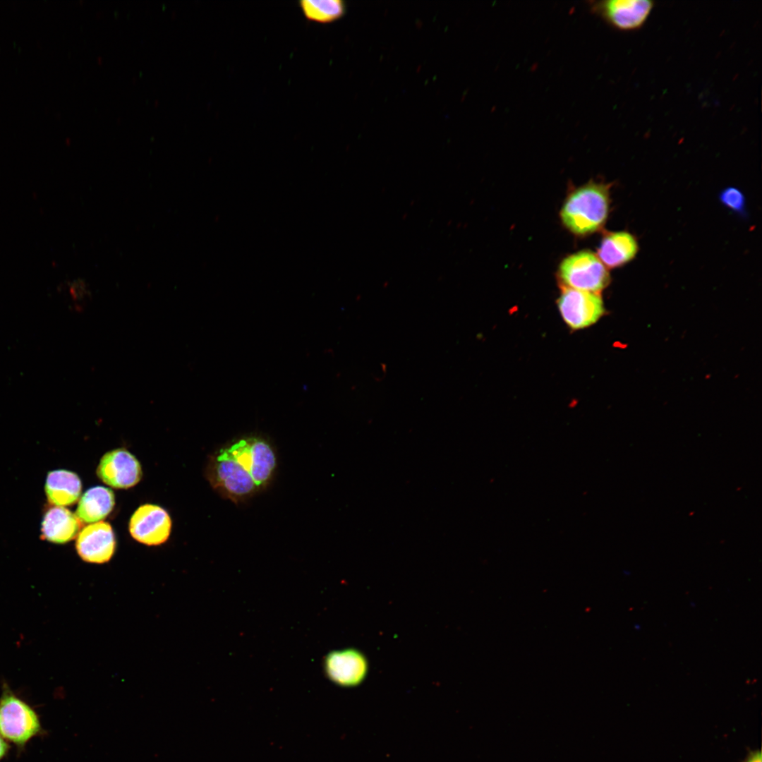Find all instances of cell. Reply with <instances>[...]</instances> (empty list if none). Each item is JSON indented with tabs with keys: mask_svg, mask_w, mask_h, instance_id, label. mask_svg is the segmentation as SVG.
Masks as SVG:
<instances>
[{
	"mask_svg": "<svg viewBox=\"0 0 762 762\" xmlns=\"http://www.w3.org/2000/svg\"><path fill=\"white\" fill-rule=\"evenodd\" d=\"M276 465L270 444L261 437H249L216 452L209 461L207 476L215 490L238 502L264 488L270 481Z\"/></svg>",
	"mask_w": 762,
	"mask_h": 762,
	"instance_id": "1",
	"label": "cell"
},
{
	"mask_svg": "<svg viewBox=\"0 0 762 762\" xmlns=\"http://www.w3.org/2000/svg\"><path fill=\"white\" fill-rule=\"evenodd\" d=\"M609 205L607 187L591 182L569 194L560 211L561 220L572 233L585 236L604 225Z\"/></svg>",
	"mask_w": 762,
	"mask_h": 762,
	"instance_id": "2",
	"label": "cell"
},
{
	"mask_svg": "<svg viewBox=\"0 0 762 762\" xmlns=\"http://www.w3.org/2000/svg\"><path fill=\"white\" fill-rule=\"evenodd\" d=\"M558 277L562 286L598 294L609 283L606 267L589 250H581L566 257L560 264Z\"/></svg>",
	"mask_w": 762,
	"mask_h": 762,
	"instance_id": "3",
	"label": "cell"
},
{
	"mask_svg": "<svg viewBox=\"0 0 762 762\" xmlns=\"http://www.w3.org/2000/svg\"><path fill=\"white\" fill-rule=\"evenodd\" d=\"M40 730L35 712L25 702L6 689L0 700V735L23 744Z\"/></svg>",
	"mask_w": 762,
	"mask_h": 762,
	"instance_id": "4",
	"label": "cell"
},
{
	"mask_svg": "<svg viewBox=\"0 0 762 762\" xmlns=\"http://www.w3.org/2000/svg\"><path fill=\"white\" fill-rule=\"evenodd\" d=\"M557 306L563 320L573 329L593 325L604 313L603 303L598 294L564 286Z\"/></svg>",
	"mask_w": 762,
	"mask_h": 762,
	"instance_id": "5",
	"label": "cell"
},
{
	"mask_svg": "<svg viewBox=\"0 0 762 762\" xmlns=\"http://www.w3.org/2000/svg\"><path fill=\"white\" fill-rule=\"evenodd\" d=\"M171 527V521L168 513L162 507L150 504L140 506L129 522L132 537L147 545L164 543L169 536Z\"/></svg>",
	"mask_w": 762,
	"mask_h": 762,
	"instance_id": "6",
	"label": "cell"
},
{
	"mask_svg": "<svg viewBox=\"0 0 762 762\" xmlns=\"http://www.w3.org/2000/svg\"><path fill=\"white\" fill-rule=\"evenodd\" d=\"M327 677L342 687H354L361 683L368 672L365 655L355 648H346L329 653L324 661Z\"/></svg>",
	"mask_w": 762,
	"mask_h": 762,
	"instance_id": "7",
	"label": "cell"
},
{
	"mask_svg": "<svg viewBox=\"0 0 762 762\" xmlns=\"http://www.w3.org/2000/svg\"><path fill=\"white\" fill-rule=\"evenodd\" d=\"M97 474L111 487L128 488L139 482L142 470L139 461L132 454L124 449H116L102 457Z\"/></svg>",
	"mask_w": 762,
	"mask_h": 762,
	"instance_id": "8",
	"label": "cell"
},
{
	"mask_svg": "<svg viewBox=\"0 0 762 762\" xmlns=\"http://www.w3.org/2000/svg\"><path fill=\"white\" fill-rule=\"evenodd\" d=\"M75 547L79 556L87 562L102 564L108 562L116 548L111 526L102 521L86 526L78 533Z\"/></svg>",
	"mask_w": 762,
	"mask_h": 762,
	"instance_id": "9",
	"label": "cell"
},
{
	"mask_svg": "<svg viewBox=\"0 0 762 762\" xmlns=\"http://www.w3.org/2000/svg\"><path fill=\"white\" fill-rule=\"evenodd\" d=\"M653 6L648 0H611L601 2L598 8L615 28L633 30L643 25Z\"/></svg>",
	"mask_w": 762,
	"mask_h": 762,
	"instance_id": "10",
	"label": "cell"
},
{
	"mask_svg": "<svg viewBox=\"0 0 762 762\" xmlns=\"http://www.w3.org/2000/svg\"><path fill=\"white\" fill-rule=\"evenodd\" d=\"M83 522L76 514L64 507L49 509L42 521V536L54 543H66L78 536Z\"/></svg>",
	"mask_w": 762,
	"mask_h": 762,
	"instance_id": "11",
	"label": "cell"
},
{
	"mask_svg": "<svg viewBox=\"0 0 762 762\" xmlns=\"http://www.w3.org/2000/svg\"><path fill=\"white\" fill-rule=\"evenodd\" d=\"M638 250L634 237L625 231L612 232L603 236L598 257L608 267L622 266L630 261Z\"/></svg>",
	"mask_w": 762,
	"mask_h": 762,
	"instance_id": "12",
	"label": "cell"
},
{
	"mask_svg": "<svg viewBox=\"0 0 762 762\" xmlns=\"http://www.w3.org/2000/svg\"><path fill=\"white\" fill-rule=\"evenodd\" d=\"M82 484L73 472L61 469L49 472L45 492L49 503L64 507L74 504L80 496Z\"/></svg>",
	"mask_w": 762,
	"mask_h": 762,
	"instance_id": "13",
	"label": "cell"
},
{
	"mask_svg": "<svg viewBox=\"0 0 762 762\" xmlns=\"http://www.w3.org/2000/svg\"><path fill=\"white\" fill-rule=\"evenodd\" d=\"M114 503L111 490L102 486L93 487L80 497L75 514L82 522H98L111 512Z\"/></svg>",
	"mask_w": 762,
	"mask_h": 762,
	"instance_id": "14",
	"label": "cell"
},
{
	"mask_svg": "<svg viewBox=\"0 0 762 762\" xmlns=\"http://www.w3.org/2000/svg\"><path fill=\"white\" fill-rule=\"evenodd\" d=\"M299 5L308 20L321 23H331L344 13V4L340 0H303Z\"/></svg>",
	"mask_w": 762,
	"mask_h": 762,
	"instance_id": "15",
	"label": "cell"
},
{
	"mask_svg": "<svg viewBox=\"0 0 762 762\" xmlns=\"http://www.w3.org/2000/svg\"><path fill=\"white\" fill-rule=\"evenodd\" d=\"M722 202L728 208L738 212H741L744 208V197L743 194L735 188H727L720 195Z\"/></svg>",
	"mask_w": 762,
	"mask_h": 762,
	"instance_id": "16",
	"label": "cell"
},
{
	"mask_svg": "<svg viewBox=\"0 0 762 762\" xmlns=\"http://www.w3.org/2000/svg\"><path fill=\"white\" fill-rule=\"evenodd\" d=\"M69 294L76 303L83 302L90 295L87 284L81 279H77L69 283Z\"/></svg>",
	"mask_w": 762,
	"mask_h": 762,
	"instance_id": "17",
	"label": "cell"
},
{
	"mask_svg": "<svg viewBox=\"0 0 762 762\" xmlns=\"http://www.w3.org/2000/svg\"><path fill=\"white\" fill-rule=\"evenodd\" d=\"M744 762H762V756L760 751L752 752Z\"/></svg>",
	"mask_w": 762,
	"mask_h": 762,
	"instance_id": "18",
	"label": "cell"
},
{
	"mask_svg": "<svg viewBox=\"0 0 762 762\" xmlns=\"http://www.w3.org/2000/svg\"><path fill=\"white\" fill-rule=\"evenodd\" d=\"M8 749V745L0 735V759L5 755Z\"/></svg>",
	"mask_w": 762,
	"mask_h": 762,
	"instance_id": "19",
	"label": "cell"
}]
</instances>
